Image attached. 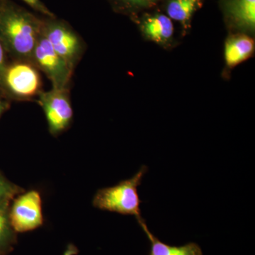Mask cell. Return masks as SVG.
Returning a JSON list of instances; mask_svg holds the SVG:
<instances>
[{
  "label": "cell",
  "mask_w": 255,
  "mask_h": 255,
  "mask_svg": "<svg viewBox=\"0 0 255 255\" xmlns=\"http://www.w3.org/2000/svg\"><path fill=\"white\" fill-rule=\"evenodd\" d=\"M223 6L231 28L246 34L255 33V0H224Z\"/></svg>",
  "instance_id": "cell-8"
},
{
  "label": "cell",
  "mask_w": 255,
  "mask_h": 255,
  "mask_svg": "<svg viewBox=\"0 0 255 255\" xmlns=\"http://www.w3.org/2000/svg\"><path fill=\"white\" fill-rule=\"evenodd\" d=\"M145 233L150 243L148 255H203L202 250L199 245L189 243L182 246H172L159 241L150 232L143 219L137 221Z\"/></svg>",
  "instance_id": "cell-11"
},
{
  "label": "cell",
  "mask_w": 255,
  "mask_h": 255,
  "mask_svg": "<svg viewBox=\"0 0 255 255\" xmlns=\"http://www.w3.org/2000/svg\"><path fill=\"white\" fill-rule=\"evenodd\" d=\"M1 1H2V0H0V3L1 2Z\"/></svg>",
  "instance_id": "cell-19"
},
{
  "label": "cell",
  "mask_w": 255,
  "mask_h": 255,
  "mask_svg": "<svg viewBox=\"0 0 255 255\" xmlns=\"http://www.w3.org/2000/svg\"><path fill=\"white\" fill-rule=\"evenodd\" d=\"M6 54L7 53H6L4 46H2L1 42H0V88H1V81H2L3 75H4L5 70H6L8 64H9L7 60H6Z\"/></svg>",
  "instance_id": "cell-17"
},
{
  "label": "cell",
  "mask_w": 255,
  "mask_h": 255,
  "mask_svg": "<svg viewBox=\"0 0 255 255\" xmlns=\"http://www.w3.org/2000/svg\"><path fill=\"white\" fill-rule=\"evenodd\" d=\"M202 5V0H168L166 5L167 16L181 23L184 31L190 29L193 15Z\"/></svg>",
  "instance_id": "cell-12"
},
{
  "label": "cell",
  "mask_w": 255,
  "mask_h": 255,
  "mask_svg": "<svg viewBox=\"0 0 255 255\" xmlns=\"http://www.w3.org/2000/svg\"><path fill=\"white\" fill-rule=\"evenodd\" d=\"M31 61L49 79L53 88L68 89L74 70L52 48L43 32L33 50Z\"/></svg>",
  "instance_id": "cell-5"
},
{
  "label": "cell",
  "mask_w": 255,
  "mask_h": 255,
  "mask_svg": "<svg viewBox=\"0 0 255 255\" xmlns=\"http://www.w3.org/2000/svg\"><path fill=\"white\" fill-rule=\"evenodd\" d=\"M23 2L28 5L31 9L46 16L47 18H55V15L50 11L41 0H22Z\"/></svg>",
  "instance_id": "cell-16"
},
{
  "label": "cell",
  "mask_w": 255,
  "mask_h": 255,
  "mask_svg": "<svg viewBox=\"0 0 255 255\" xmlns=\"http://www.w3.org/2000/svg\"><path fill=\"white\" fill-rule=\"evenodd\" d=\"M43 20L11 0L0 3V42L14 60H31Z\"/></svg>",
  "instance_id": "cell-1"
},
{
  "label": "cell",
  "mask_w": 255,
  "mask_h": 255,
  "mask_svg": "<svg viewBox=\"0 0 255 255\" xmlns=\"http://www.w3.org/2000/svg\"><path fill=\"white\" fill-rule=\"evenodd\" d=\"M0 255H1V253H0Z\"/></svg>",
  "instance_id": "cell-20"
},
{
  "label": "cell",
  "mask_w": 255,
  "mask_h": 255,
  "mask_svg": "<svg viewBox=\"0 0 255 255\" xmlns=\"http://www.w3.org/2000/svg\"><path fill=\"white\" fill-rule=\"evenodd\" d=\"M9 220L16 233L33 231L43 225L41 196L36 190L18 194L9 206Z\"/></svg>",
  "instance_id": "cell-7"
},
{
  "label": "cell",
  "mask_w": 255,
  "mask_h": 255,
  "mask_svg": "<svg viewBox=\"0 0 255 255\" xmlns=\"http://www.w3.org/2000/svg\"><path fill=\"white\" fill-rule=\"evenodd\" d=\"M9 107V105L7 101L5 100L4 99H3V97H1V95H0V117L7 110Z\"/></svg>",
  "instance_id": "cell-18"
},
{
  "label": "cell",
  "mask_w": 255,
  "mask_h": 255,
  "mask_svg": "<svg viewBox=\"0 0 255 255\" xmlns=\"http://www.w3.org/2000/svg\"><path fill=\"white\" fill-rule=\"evenodd\" d=\"M10 202L0 204V253L6 255L16 243V233L9 220Z\"/></svg>",
  "instance_id": "cell-13"
},
{
  "label": "cell",
  "mask_w": 255,
  "mask_h": 255,
  "mask_svg": "<svg viewBox=\"0 0 255 255\" xmlns=\"http://www.w3.org/2000/svg\"><path fill=\"white\" fill-rule=\"evenodd\" d=\"M139 28L145 39L165 48L172 44L174 25L167 15L159 13L146 14L140 19Z\"/></svg>",
  "instance_id": "cell-9"
},
{
  "label": "cell",
  "mask_w": 255,
  "mask_h": 255,
  "mask_svg": "<svg viewBox=\"0 0 255 255\" xmlns=\"http://www.w3.org/2000/svg\"><path fill=\"white\" fill-rule=\"evenodd\" d=\"M68 90L52 87L49 91H42L38 96V103L43 109L48 130L53 136L66 130L73 120V107Z\"/></svg>",
  "instance_id": "cell-6"
},
{
  "label": "cell",
  "mask_w": 255,
  "mask_h": 255,
  "mask_svg": "<svg viewBox=\"0 0 255 255\" xmlns=\"http://www.w3.org/2000/svg\"><path fill=\"white\" fill-rule=\"evenodd\" d=\"M147 172V166L142 165L138 172L130 179L121 181L113 187L99 189L94 196L92 204L102 211L135 216L137 221L142 219L140 210L142 201L137 189Z\"/></svg>",
  "instance_id": "cell-2"
},
{
  "label": "cell",
  "mask_w": 255,
  "mask_h": 255,
  "mask_svg": "<svg viewBox=\"0 0 255 255\" xmlns=\"http://www.w3.org/2000/svg\"><path fill=\"white\" fill-rule=\"evenodd\" d=\"M114 10L122 14L134 16L157 6L163 0H110Z\"/></svg>",
  "instance_id": "cell-14"
},
{
  "label": "cell",
  "mask_w": 255,
  "mask_h": 255,
  "mask_svg": "<svg viewBox=\"0 0 255 255\" xmlns=\"http://www.w3.org/2000/svg\"><path fill=\"white\" fill-rule=\"evenodd\" d=\"M254 38L246 33L230 35L225 41L224 59L228 68L233 69L251 58L255 52Z\"/></svg>",
  "instance_id": "cell-10"
},
{
  "label": "cell",
  "mask_w": 255,
  "mask_h": 255,
  "mask_svg": "<svg viewBox=\"0 0 255 255\" xmlns=\"http://www.w3.org/2000/svg\"><path fill=\"white\" fill-rule=\"evenodd\" d=\"M42 32L52 48L74 70L84 51L80 37L68 23L55 17L43 20Z\"/></svg>",
  "instance_id": "cell-4"
},
{
  "label": "cell",
  "mask_w": 255,
  "mask_h": 255,
  "mask_svg": "<svg viewBox=\"0 0 255 255\" xmlns=\"http://www.w3.org/2000/svg\"><path fill=\"white\" fill-rule=\"evenodd\" d=\"M22 192L23 189L9 182L0 174V204L10 202Z\"/></svg>",
  "instance_id": "cell-15"
},
{
  "label": "cell",
  "mask_w": 255,
  "mask_h": 255,
  "mask_svg": "<svg viewBox=\"0 0 255 255\" xmlns=\"http://www.w3.org/2000/svg\"><path fill=\"white\" fill-rule=\"evenodd\" d=\"M42 90L40 71L31 60L9 63L3 75L0 95L5 98L26 101L38 97Z\"/></svg>",
  "instance_id": "cell-3"
}]
</instances>
